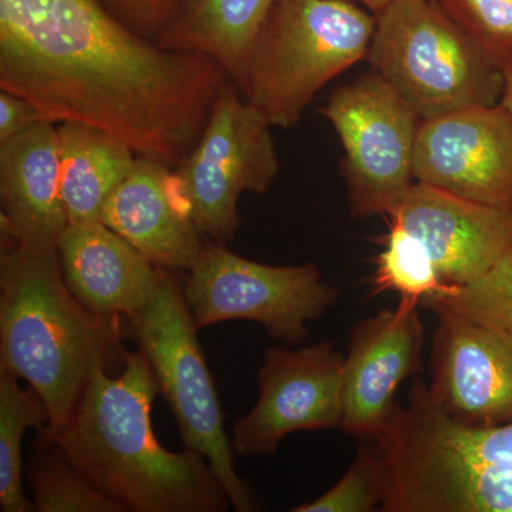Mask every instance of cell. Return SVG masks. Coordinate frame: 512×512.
<instances>
[{
	"mask_svg": "<svg viewBox=\"0 0 512 512\" xmlns=\"http://www.w3.org/2000/svg\"><path fill=\"white\" fill-rule=\"evenodd\" d=\"M227 73L165 49L100 0H0V89L55 124L80 123L175 168L197 146Z\"/></svg>",
	"mask_w": 512,
	"mask_h": 512,
	"instance_id": "1",
	"label": "cell"
},
{
	"mask_svg": "<svg viewBox=\"0 0 512 512\" xmlns=\"http://www.w3.org/2000/svg\"><path fill=\"white\" fill-rule=\"evenodd\" d=\"M160 384L143 350L124 353L120 376L97 366L52 440L87 480L126 511L221 512L229 498L208 461L161 446L151 426Z\"/></svg>",
	"mask_w": 512,
	"mask_h": 512,
	"instance_id": "2",
	"label": "cell"
},
{
	"mask_svg": "<svg viewBox=\"0 0 512 512\" xmlns=\"http://www.w3.org/2000/svg\"><path fill=\"white\" fill-rule=\"evenodd\" d=\"M119 318L93 313L70 291L57 248L2 234L0 367L29 383L59 433L97 366L124 360Z\"/></svg>",
	"mask_w": 512,
	"mask_h": 512,
	"instance_id": "3",
	"label": "cell"
},
{
	"mask_svg": "<svg viewBox=\"0 0 512 512\" xmlns=\"http://www.w3.org/2000/svg\"><path fill=\"white\" fill-rule=\"evenodd\" d=\"M376 15L353 0H278L256 39L245 99L291 128L319 90L365 60Z\"/></svg>",
	"mask_w": 512,
	"mask_h": 512,
	"instance_id": "4",
	"label": "cell"
},
{
	"mask_svg": "<svg viewBox=\"0 0 512 512\" xmlns=\"http://www.w3.org/2000/svg\"><path fill=\"white\" fill-rule=\"evenodd\" d=\"M366 60L421 120L494 106L504 92L500 66L434 0H396L376 13Z\"/></svg>",
	"mask_w": 512,
	"mask_h": 512,
	"instance_id": "5",
	"label": "cell"
},
{
	"mask_svg": "<svg viewBox=\"0 0 512 512\" xmlns=\"http://www.w3.org/2000/svg\"><path fill=\"white\" fill-rule=\"evenodd\" d=\"M128 319L173 410L185 447L208 461L235 511H258L251 487L235 470V451L225 434L224 413L183 286L163 269L156 295Z\"/></svg>",
	"mask_w": 512,
	"mask_h": 512,
	"instance_id": "6",
	"label": "cell"
},
{
	"mask_svg": "<svg viewBox=\"0 0 512 512\" xmlns=\"http://www.w3.org/2000/svg\"><path fill=\"white\" fill-rule=\"evenodd\" d=\"M271 128L228 80L197 146L175 167V192L212 242L227 245L234 238L242 194H264L274 183L279 160Z\"/></svg>",
	"mask_w": 512,
	"mask_h": 512,
	"instance_id": "7",
	"label": "cell"
},
{
	"mask_svg": "<svg viewBox=\"0 0 512 512\" xmlns=\"http://www.w3.org/2000/svg\"><path fill=\"white\" fill-rule=\"evenodd\" d=\"M188 272L185 301L198 329L225 320H254L288 345L305 342L308 323L326 315L339 298L338 289L323 281L312 262L259 264L217 242L205 245Z\"/></svg>",
	"mask_w": 512,
	"mask_h": 512,
	"instance_id": "8",
	"label": "cell"
},
{
	"mask_svg": "<svg viewBox=\"0 0 512 512\" xmlns=\"http://www.w3.org/2000/svg\"><path fill=\"white\" fill-rule=\"evenodd\" d=\"M322 114L345 150L350 214H389L416 183L419 114L375 72L336 89Z\"/></svg>",
	"mask_w": 512,
	"mask_h": 512,
	"instance_id": "9",
	"label": "cell"
},
{
	"mask_svg": "<svg viewBox=\"0 0 512 512\" xmlns=\"http://www.w3.org/2000/svg\"><path fill=\"white\" fill-rule=\"evenodd\" d=\"M342 367V355L326 340L301 349L266 350L258 372V400L234 424L235 454L268 457L295 431L340 427Z\"/></svg>",
	"mask_w": 512,
	"mask_h": 512,
	"instance_id": "10",
	"label": "cell"
},
{
	"mask_svg": "<svg viewBox=\"0 0 512 512\" xmlns=\"http://www.w3.org/2000/svg\"><path fill=\"white\" fill-rule=\"evenodd\" d=\"M414 180L466 200L512 207V116L503 104L421 121Z\"/></svg>",
	"mask_w": 512,
	"mask_h": 512,
	"instance_id": "11",
	"label": "cell"
},
{
	"mask_svg": "<svg viewBox=\"0 0 512 512\" xmlns=\"http://www.w3.org/2000/svg\"><path fill=\"white\" fill-rule=\"evenodd\" d=\"M424 328L416 305L400 302L357 323L343 359L340 430L375 440L389 427L404 380L423 370Z\"/></svg>",
	"mask_w": 512,
	"mask_h": 512,
	"instance_id": "12",
	"label": "cell"
},
{
	"mask_svg": "<svg viewBox=\"0 0 512 512\" xmlns=\"http://www.w3.org/2000/svg\"><path fill=\"white\" fill-rule=\"evenodd\" d=\"M427 389L444 412L473 426L512 421V332L436 312Z\"/></svg>",
	"mask_w": 512,
	"mask_h": 512,
	"instance_id": "13",
	"label": "cell"
},
{
	"mask_svg": "<svg viewBox=\"0 0 512 512\" xmlns=\"http://www.w3.org/2000/svg\"><path fill=\"white\" fill-rule=\"evenodd\" d=\"M386 217L426 245L447 284H466L512 254V207L414 183Z\"/></svg>",
	"mask_w": 512,
	"mask_h": 512,
	"instance_id": "14",
	"label": "cell"
},
{
	"mask_svg": "<svg viewBox=\"0 0 512 512\" xmlns=\"http://www.w3.org/2000/svg\"><path fill=\"white\" fill-rule=\"evenodd\" d=\"M101 222L170 271H190L207 245L175 192L173 171L150 158H137L104 205Z\"/></svg>",
	"mask_w": 512,
	"mask_h": 512,
	"instance_id": "15",
	"label": "cell"
},
{
	"mask_svg": "<svg viewBox=\"0 0 512 512\" xmlns=\"http://www.w3.org/2000/svg\"><path fill=\"white\" fill-rule=\"evenodd\" d=\"M64 281L97 315H136L156 295L163 268L104 225L69 224L57 242Z\"/></svg>",
	"mask_w": 512,
	"mask_h": 512,
	"instance_id": "16",
	"label": "cell"
},
{
	"mask_svg": "<svg viewBox=\"0 0 512 512\" xmlns=\"http://www.w3.org/2000/svg\"><path fill=\"white\" fill-rule=\"evenodd\" d=\"M0 229L22 244L57 248L69 225L60 190L59 134L42 120L0 143Z\"/></svg>",
	"mask_w": 512,
	"mask_h": 512,
	"instance_id": "17",
	"label": "cell"
},
{
	"mask_svg": "<svg viewBox=\"0 0 512 512\" xmlns=\"http://www.w3.org/2000/svg\"><path fill=\"white\" fill-rule=\"evenodd\" d=\"M276 2L184 0L156 43L165 49L210 57L245 96L255 42Z\"/></svg>",
	"mask_w": 512,
	"mask_h": 512,
	"instance_id": "18",
	"label": "cell"
},
{
	"mask_svg": "<svg viewBox=\"0 0 512 512\" xmlns=\"http://www.w3.org/2000/svg\"><path fill=\"white\" fill-rule=\"evenodd\" d=\"M59 134L60 190L69 224L101 221L104 205L133 171V148L100 128L63 123Z\"/></svg>",
	"mask_w": 512,
	"mask_h": 512,
	"instance_id": "19",
	"label": "cell"
},
{
	"mask_svg": "<svg viewBox=\"0 0 512 512\" xmlns=\"http://www.w3.org/2000/svg\"><path fill=\"white\" fill-rule=\"evenodd\" d=\"M49 427V410L35 390L20 387L18 377L0 367V510H35L22 481V441L28 429Z\"/></svg>",
	"mask_w": 512,
	"mask_h": 512,
	"instance_id": "20",
	"label": "cell"
},
{
	"mask_svg": "<svg viewBox=\"0 0 512 512\" xmlns=\"http://www.w3.org/2000/svg\"><path fill=\"white\" fill-rule=\"evenodd\" d=\"M375 264V292H396L403 303L419 306L443 295L451 286L441 278L426 245L394 221H389V232L382 238V251Z\"/></svg>",
	"mask_w": 512,
	"mask_h": 512,
	"instance_id": "21",
	"label": "cell"
},
{
	"mask_svg": "<svg viewBox=\"0 0 512 512\" xmlns=\"http://www.w3.org/2000/svg\"><path fill=\"white\" fill-rule=\"evenodd\" d=\"M45 441L30 467L33 505L40 512H123L126 508L101 493L70 463L56 443Z\"/></svg>",
	"mask_w": 512,
	"mask_h": 512,
	"instance_id": "22",
	"label": "cell"
},
{
	"mask_svg": "<svg viewBox=\"0 0 512 512\" xmlns=\"http://www.w3.org/2000/svg\"><path fill=\"white\" fill-rule=\"evenodd\" d=\"M431 312H450L487 326L512 332V254L466 284H451L437 298L421 303Z\"/></svg>",
	"mask_w": 512,
	"mask_h": 512,
	"instance_id": "23",
	"label": "cell"
},
{
	"mask_svg": "<svg viewBox=\"0 0 512 512\" xmlns=\"http://www.w3.org/2000/svg\"><path fill=\"white\" fill-rule=\"evenodd\" d=\"M348 473L329 491L292 512H372L382 508L384 474L375 440H362Z\"/></svg>",
	"mask_w": 512,
	"mask_h": 512,
	"instance_id": "24",
	"label": "cell"
},
{
	"mask_svg": "<svg viewBox=\"0 0 512 512\" xmlns=\"http://www.w3.org/2000/svg\"><path fill=\"white\" fill-rule=\"evenodd\" d=\"M483 47L503 73L512 70V0H434Z\"/></svg>",
	"mask_w": 512,
	"mask_h": 512,
	"instance_id": "25",
	"label": "cell"
},
{
	"mask_svg": "<svg viewBox=\"0 0 512 512\" xmlns=\"http://www.w3.org/2000/svg\"><path fill=\"white\" fill-rule=\"evenodd\" d=\"M124 25L156 42L184 0H100Z\"/></svg>",
	"mask_w": 512,
	"mask_h": 512,
	"instance_id": "26",
	"label": "cell"
},
{
	"mask_svg": "<svg viewBox=\"0 0 512 512\" xmlns=\"http://www.w3.org/2000/svg\"><path fill=\"white\" fill-rule=\"evenodd\" d=\"M42 120V114L28 100L6 90L0 92V143L18 136Z\"/></svg>",
	"mask_w": 512,
	"mask_h": 512,
	"instance_id": "27",
	"label": "cell"
},
{
	"mask_svg": "<svg viewBox=\"0 0 512 512\" xmlns=\"http://www.w3.org/2000/svg\"><path fill=\"white\" fill-rule=\"evenodd\" d=\"M500 103L512 116V70L504 74V92Z\"/></svg>",
	"mask_w": 512,
	"mask_h": 512,
	"instance_id": "28",
	"label": "cell"
},
{
	"mask_svg": "<svg viewBox=\"0 0 512 512\" xmlns=\"http://www.w3.org/2000/svg\"><path fill=\"white\" fill-rule=\"evenodd\" d=\"M353 2L360 3V5L365 6L367 10H370V12L376 15L380 10H383L386 6L392 5L396 0H353Z\"/></svg>",
	"mask_w": 512,
	"mask_h": 512,
	"instance_id": "29",
	"label": "cell"
}]
</instances>
